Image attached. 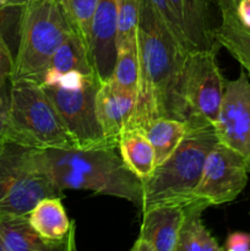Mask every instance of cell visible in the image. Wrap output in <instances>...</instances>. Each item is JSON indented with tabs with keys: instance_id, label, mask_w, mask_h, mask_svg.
I'll return each instance as SVG.
<instances>
[{
	"instance_id": "obj_18",
	"label": "cell",
	"mask_w": 250,
	"mask_h": 251,
	"mask_svg": "<svg viewBox=\"0 0 250 251\" xmlns=\"http://www.w3.org/2000/svg\"><path fill=\"white\" fill-rule=\"evenodd\" d=\"M118 150L127 168L139 179L150 178L156 169V154L144 130L125 126L119 136Z\"/></svg>"
},
{
	"instance_id": "obj_10",
	"label": "cell",
	"mask_w": 250,
	"mask_h": 251,
	"mask_svg": "<svg viewBox=\"0 0 250 251\" xmlns=\"http://www.w3.org/2000/svg\"><path fill=\"white\" fill-rule=\"evenodd\" d=\"M29 149L25 162L0 199V213L28 215L39 201L63 198V191L33 163Z\"/></svg>"
},
{
	"instance_id": "obj_21",
	"label": "cell",
	"mask_w": 250,
	"mask_h": 251,
	"mask_svg": "<svg viewBox=\"0 0 250 251\" xmlns=\"http://www.w3.org/2000/svg\"><path fill=\"white\" fill-rule=\"evenodd\" d=\"M140 129L144 130L156 154L157 166L163 163L180 145L190 125L175 118L159 117L150 120Z\"/></svg>"
},
{
	"instance_id": "obj_17",
	"label": "cell",
	"mask_w": 250,
	"mask_h": 251,
	"mask_svg": "<svg viewBox=\"0 0 250 251\" xmlns=\"http://www.w3.org/2000/svg\"><path fill=\"white\" fill-rule=\"evenodd\" d=\"M73 74H81L86 76L95 75L87 47L74 32L53 54L44 71L41 83L51 85L64 76Z\"/></svg>"
},
{
	"instance_id": "obj_22",
	"label": "cell",
	"mask_w": 250,
	"mask_h": 251,
	"mask_svg": "<svg viewBox=\"0 0 250 251\" xmlns=\"http://www.w3.org/2000/svg\"><path fill=\"white\" fill-rule=\"evenodd\" d=\"M69 26L85 46L90 47L92 20L100 0H58Z\"/></svg>"
},
{
	"instance_id": "obj_12",
	"label": "cell",
	"mask_w": 250,
	"mask_h": 251,
	"mask_svg": "<svg viewBox=\"0 0 250 251\" xmlns=\"http://www.w3.org/2000/svg\"><path fill=\"white\" fill-rule=\"evenodd\" d=\"M139 237L132 251H176L184 216L181 203H157L142 210Z\"/></svg>"
},
{
	"instance_id": "obj_7",
	"label": "cell",
	"mask_w": 250,
	"mask_h": 251,
	"mask_svg": "<svg viewBox=\"0 0 250 251\" xmlns=\"http://www.w3.org/2000/svg\"><path fill=\"white\" fill-rule=\"evenodd\" d=\"M217 49L189 51L184 60L180 92L190 127L213 126L217 119L225 87L216 58Z\"/></svg>"
},
{
	"instance_id": "obj_32",
	"label": "cell",
	"mask_w": 250,
	"mask_h": 251,
	"mask_svg": "<svg viewBox=\"0 0 250 251\" xmlns=\"http://www.w3.org/2000/svg\"><path fill=\"white\" fill-rule=\"evenodd\" d=\"M4 142H5V141H0V147H1V145L4 144Z\"/></svg>"
},
{
	"instance_id": "obj_26",
	"label": "cell",
	"mask_w": 250,
	"mask_h": 251,
	"mask_svg": "<svg viewBox=\"0 0 250 251\" xmlns=\"http://www.w3.org/2000/svg\"><path fill=\"white\" fill-rule=\"evenodd\" d=\"M14 70V55L11 53L9 43L0 41V90L11 78Z\"/></svg>"
},
{
	"instance_id": "obj_27",
	"label": "cell",
	"mask_w": 250,
	"mask_h": 251,
	"mask_svg": "<svg viewBox=\"0 0 250 251\" xmlns=\"http://www.w3.org/2000/svg\"><path fill=\"white\" fill-rule=\"evenodd\" d=\"M223 250L227 251H250V233H230L225 239Z\"/></svg>"
},
{
	"instance_id": "obj_6",
	"label": "cell",
	"mask_w": 250,
	"mask_h": 251,
	"mask_svg": "<svg viewBox=\"0 0 250 251\" xmlns=\"http://www.w3.org/2000/svg\"><path fill=\"white\" fill-rule=\"evenodd\" d=\"M98 85L95 75L81 74L66 75L51 85H42L76 149L112 147L103 135L96 114Z\"/></svg>"
},
{
	"instance_id": "obj_4",
	"label": "cell",
	"mask_w": 250,
	"mask_h": 251,
	"mask_svg": "<svg viewBox=\"0 0 250 251\" xmlns=\"http://www.w3.org/2000/svg\"><path fill=\"white\" fill-rule=\"evenodd\" d=\"M71 33L58 0H36L22 7L11 83H41L53 54Z\"/></svg>"
},
{
	"instance_id": "obj_25",
	"label": "cell",
	"mask_w": 250,
	"mask_h": 251,
	"mask_svg": "<svg viewBox=\"0 0 250 251\" xmlns=\"http://www.w3.org/2000/svg\"><path fill=\"white\" fill-rule=\"evenodd\" d=\"M22 7H1L0 6V41L7 43V36L14 26H19L20 15Z\"/></svg>"
},
{
	"instance_id": "obj_29",
	"label": "cell",
	"mask_w": 250,
	"mask_h": 251,
	"mask_svg": "<svg viewBox=\"0 0 250 251\" xmlns=\"http://www.w3.org/2000/svg\"><path fill=\"white\" fill-rule=\"evenodd\" d=\"M235 10L239 21L250 28V0H238Z\"/></svg>"
},
{
	"instance_id": "obj_31",
	"label": "cell",
	"mask_w": 250,
	"mask_h": 251,
	"mask_svg": "<svg viewBox=\"0 0 250 251\" xmlns=\"http://www.w3.org/2000/svg\"><path fill=\"white\" fill-rule=\"evenodd\" d=\"M0 251H5V249H4V245H2V243L0 242Z\"/></svg>"
},
{
	"instance_id": "obj_13",
	"label": "cell",
	"mask_w": 250,
	"mask_h": 251,
	"mask_svg": "<svg viewBox=\"0 0 250 251\" xmlns=\"http://www.w3.org/2000/svg\"><path fill=\"white\" fill-rule=\"evenodd\" d=\"M220 0H169L190 50L218 48L215 31L220 21Z\"/></svg>"
},
{
	"instance_id": "obj_2",
	"label": "cell",
	"mask_w": 250,
	"mask_h": 251,
	"mask_svg": "<svg viewBox=\"0 0 250 251\" xmlns=\"http://www.w3.org/2000/svg\"><path fill=\"white\" fill-rule=\"evenodd\" d=\"M117 150L32 149L31 157L61 191L90 190L98 195L124 199L142 207V180L127 168Z\"/></svg>"
},
{
	"instance_id": "obj_28",
	"label": "cell",
	"mask_w": 250,
	"mask_h": 251,
	"mask_svg": "<svg viewBox=\"0 0 250 251\" xmlns=\"http://www.w3.org/2000/svg\"><path fill=\"white\" fill-rule=\"evenodd\" d=\"M9 100L0 93V141H9Z\"/></svg>"
},
{
	"instance_id": "obj_8",
	"label": "cell",
	"mask_w": 250,
	"mask_h": 251,
	"mask_svg": "<svg viewBox=\"0 0 250 251\" xmlns=\"http://www.w3.org/2000/svg\"><path fill=\"white\" fill-rule=\"evenodd\" d=\"M248 173L245 159L217 141L206 158L193 198L203 201L208 207L232 202L247 186Z\"/></svg>"
},
{
	"instance_id": "obj_23",
	"label": "cell",
	"mask_w": 250,
	"mask_h": 251,
	"mask_svg": "<svg viewBox=\"0 0 250 251\" xmlns=\"http://www.w3.org/2000/svg\"><path fill=\"white\" fill-rule=\"evenodd\" d=\"M139 77L140 64L137 42L135 44L118 49L117 60H115L114 70H113L112 80L120 87L130 91L139 92Z\"/></svg>"
},
{
	"instance_id": "obj_16",
	"label": "cell",
	"mask_w": 250,
	"mask_h": 251,
	"mask_svg": "<svg viewBox=\"0 0 250 251\" xmlns=\"http://www.w3.org/2000/svg\"><path fill=\"white\" fill-rule=\"evenodd\" d=\"M238 0H220V21L215 31L216 43L227 49L237 59L250 78V28L239 21Z\"/></svg>"
},
{
	"instance_id": "obj_24",
	"label": "cell",
	"mask_w": 250,
	"mask_h": 251,
	"mask_svg": "<svg viewBox=\"0 0 250 251\" xmlns=\"http://www.w3.org/2000/svg\"><path fill=\"white\" fill-rule=\"evenodd\" d=\"M142 2L147 5L153 12L157 21L161 24L164 31L181 47L185 51H191L180 27H179L178 21L175 19L173 10H172L169 0H141Z\"/></svg>"
},
{
	"instance_id": "obj_5",
	"label": "cell",
	"mask_w": 250,
	"mask_h": 251,
	"mask_svg": "<svg viewBox=\"0 0 250 251\" xmlns=\"http://www.w3.org/2000/svg\"><path fill=\"white\" fill-rule=\"evenodd\" d=\"M9 141L34 150L76 149L42 83H11Z\"/></svg>"
},
{
	"instance_id": "obj_14",
	"label": "cell",
	"mask_w": 250,
	"mask_h": 251,
	"mask_svg": "<svg viewBox=\"0 0 250 251\" xmlns=\"http://www.w3.org/2000/svg\"><path fill=\"white\" fill-rule=\"evenodd\" d=\"M137 95L120 87L112 78L100 82L96 93V114L105 140L118 149L119 136L129 124Z\"/></svg>"
},
{
	"instance_id": "obj_19",
	"label": "cell",
	"mask_w": 250,
	"mask_h": 251,
	"mask_svg": "<svg viewBox=\"0 0 250 251\" xmlns=\"http://www.w3.org/2000/svg\"><path fill=\"white\" fill-rule=\"evenodd\" d=\"M203 201L193 200L184 205V216L179 230L176 251H222L223 247L211 234L202 222V213L207 208Z\"/></svg>"
},
{
	"instance_id": "obj_11",
	"label": "cell",
	"mask_w": 250,
	"mask_h": 251,
	"mask_svg": "<svg viewBox=\"0 0 250 251\" xmlns=\"http://www.w3.org/2000/svg\"><path fill=\"white\" fill-rule=\"evenodd\" d=\"M118 0H100L90 36L91 65L98 82L112 77L117 60Z\"/></svg>"
},
{
	"instance_id": "obj_15",
	"label": "cell",
	"mask_w": 250,
	"mask_h": 251,
	"mask_svg": "<svg viewBox=\"0 0 250 251\" xmlns=\"http://www.w3.org/2000/svg\"><path fill=\"white\" fill-rule=\"evenodd\" d=\"M29 222L39 237L51 250H73L74 226L69 220L61 198H48L39 201L28 213Z\"/></svg>"
},
{
	"instance_id": "obj_30",
	"label": "cell",
	"mask_w": 250,
	"mask_h": 251,
	"mask_svg": "<svg viewBox=\"0 0 250 251\" xmlns=\"http://www.w3.org/2000/svg\"><path fill=\"white\" fill-rule=\"evenodd\" d=\"M36 0H0L1 7H24Z\"/></svg>"
},
{
	"instance_id": "obj_20",
	"label": "cell",
	"mask_w": 250,
	"mask_h": 251,
	"mask_svg": "<svg viewBox=\"0 0 250 251\" xmlns=\"http://www.w3.org/2000/svg\"><path fill=\"white\" fill-rule=\"evenodd\" d=\"M0 242L5 251H50L29 222L28 215L0 213Z\"/></svg>"
},
{
	"instance_id": "obj_1",
	"label": "cell",
	"mask_w": 250,
	"mask_h": 251,
	"mask_svg": "<svg viewBox=\"0 0 250 251\" xmlns=\"http://www.w3.org/2000/svg\"><path fill=\"white\" fill-rule=\"evenodd\" d=\"M137 27L140 77L134 114L126 126L142 127L159 117L185 122L181 100V73L185 51L161 26L141 0Z\"/></svg>"
},
{
	"instance_id": "obj_9",
	"label": "cell",
	"mask_w": 250,
	"mask_h": 251,
	"mask_svg": "<svg viewBox=\"0 0 250 251\" xmlns=\"http://www.w3.org/2000/svg\"><path fill=\"white\" fill-rule=\"evenodd\" d=\"M213 129L218 141L245 159L250 173V78L245 71L235 80L225 81Z\"/></svg>"
},
{
	"instance_id": "obj_3",
	"label": "cell",
	"mask_w": 250,
	"mask_h": 251,
	"mask_svg": "<svg viewBox=\"0 0 250 251\" xmlns=\"http://www.w3.org/2000/svg\"><path fill=\"white\" fill-rule=\"evenodd\" d=\"M213 126L190 127L175 151L142 180V210L157 203H186L200 181L206 158L217 144Z\"/></svg>"
}]
</instances>
